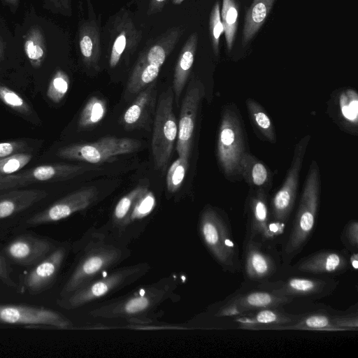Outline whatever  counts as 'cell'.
I'll use <instances>...</instances> for the list:
<instances>
[{"label":"cell","mask_w":358,"mask_h":358,"mask_svg":"<svg viewBox=\"0 0 358 358\" xmlns=\"http://www.w3.org/2000/svg\"><path fill=\"white\" fill-rule=\"evenodd\" d=\"M28 146L25 141H12L0 143V159L17 152H25Z\"/></svg>","instance_id":"bcb514c9"},{"label":"cell","mask_w":358,"mask_h":358,"mask_svg":"<svg viewBox=\"0 0 358 358\" xmlns=\"http://www.w3.org/2000/svg\"><path fill=\"white\" fill-rule=\"evenodd\" d=\"M48 196L40 189H14L0 194V233L7 236Z\"/></svg>","instance_id":"2e32d148"},{"label":"cell","mask_w":358,"mask_h":358,"mask_svg":"<svg viewBox=\"0 0 358 358\" xmlns=\"http://www.w3.org/2000/svg\"><path fill=\"white\" fill-rule=\"evenodd\" d=\"M74 329L66 314L48 305L0 297V328Z\"/></svg>","instance_id":"5b68a950"},{"label":"cell","mask_w":358,"mask_h":358,"mask_svg":"<svg viewBox=\"0 0 358 358\" xmlns=\"http://www.w3.org/2000/svg\"><path fill=\"white\" fill-rule=\"evenodd\" d=\"M32 158V155L22 152L0 159V174L10 175L21 170Z\"/></svg>","instance_id":"b9f144b4"},{"label":"cell","mask_w":358,"mask_h":358,"mask_svg":"<svg viewBox=\"0 0 358 358\" xmlns=\"http://www.w3.org/2000/svg\"><path fill=\"white\" fill-rule=\"evenodd\" d=\"M106 113V101L97 96L91 97L80 114L78 122V130H87L96 127L104 118Z\"/></svg>","instance_id":"836d02e7"},{"label":"cell","mask_w":358,"mask_h":358,"mask_svg":"<svg viewBox=\"0 0 358 358\" xmlns=\"http://www.w3.org/2000/svg\"><path fill=\"white\" fill-rule=\"evenodd\" d=\"M157 97L156 81L141 91L124 113L121 124L126 129L143 127L155 110Z\"/></svg>","instance_id":"cb8c5ba5"},{"label":"cell","mask_w":358,"mask_h":358,"mask_svg":"<svg viewBox=\"0 0 358 358\" xmlns=\"http://www.w3.org/2000/svg\"><path fill=\"white\" fill-rule=\"evenodd\" d=\"M278 330H310L341 331L333 322L331 314L326 311H316L302 314L296 322L281 326Z\"/></svg>","instance_id":"4dcf8cb0"},{"label":"cell","mask_w":358,"mask_h":358,"mask_svg":"<svg viewBox=\"0 0 358 358\" xmlns=\"http://www.w3.org/2000/svg\"><path fill=\"white\" fill-rule=\"evenodd\" d=\"M24 50L29 59L34 66L39 65L44 57L45 47L38 30H32L24 43Z\"/></svg>","instance_id":"ab89813d"},{"label":"cell","mask_w":358,"mask_h":358,"mask_svg":"<svg viewBox=\"0 0 358 358\" xmlns=\"http://www.w3.org/2000/svg\"><path fill=\"white\" fill-rule=\"evenodd\" d=\"M198 230L204 245L222 268L231 274L239 273V248L227 215L216 208L207 206L201 213Z\"/></svg>","instance_id":"7a4b0ae2"},{"label":"cell","mask_w":358,"mask_h":358,"mask_svg":"<svg viewBox=\"0 0 358 358\" xmlns=\"http://www.w3.org/2000/svg\"><path fill=\"white\" fill-rule=\"evenodd\" d=\"M174 94L171 87L158 100L155 113L152 152L155 166L164 171L171 158L178 136V123L173 110Z\"/></svg>","instance_id":"30bf717a"},{"label":"cell","mask_w":358,"mask_h":358,"mask_svg":"<svg viewBox=\"0 0 358 358\" xmlns=\"http://www.w3.org/2000/svg\"><path fill=\"white\" fill-rule=\"evenodd\" d=\"M333 322L341 331H357L358 316L357 313L331 314Z\"/></svg>","instance_id":"f6af8a7d"},{"label":"cell","mask_w":358,"mask_h":358,"mask_svg":"<svg viewBox=\"0 0 358 358\" xmlns=\"http://www.w3.org/2000/svg\"><path fill=\"white\" fill-rule=\"evenodd\" d=\"M349 255V264L354 269L357 270L358 268V255L357 252H351Z\"/></svg>","instance_id":"681fc988"},{"label":"cell","mask_w":358,"mask_h":358,"mask_svg":"<svg viewBox=\"0 0 358 358\" xmlns=\"http://www.w3.org/2000/svg\"><path fill=\"white\" fill-rule=\"evenodd\" d=\"M205 88L198 80H192L183 98L179 122L176 151L178 157L189 160L192 145L196 120Z\"/></svg>","instance_id":"d6986e66"},{"label":"cell","mask_w":358,"mask_h":358,"mask_svg":"<svg viewBox=\"0 0 358 358\" xmlns=\"http://www.w3.org/2000/svg\"><path fill=\"white\" fill-rule=\"evenodd\" d=\"M141 145L140 141L133 138L105 136L95 142L61 148L57 155L69 160L100 164L115 160L120 155L132 153Z\"/></svg>","instance_id":"8fae6325"},{"label":"cell","mask_w":358,"mask_h":358,"mask_svg":"<svg viewBox=\"0 0 358 358\" xmlns=\"http://www.w3.org/2000/svg\"><path fill=\"white\" fill-rule=\"evenodd\" d=\"M92 169H94L92 166L64 163L41 165L17 174L3 176L0 192L33 183L64 181Z\"/></svg>","instance_id":"ac0fdd59"},{"label":"cell","mask_w":358,"mask_h":358,"mask_svg":"<svg viewBox=\"0 0 358 358\" xmlns=\"http://www.w3.org/2000/svg\"><path fill=\"white\" fill-rule=\"evenodd\" d=\"M184 31L183 27H175L168 29L153 43L146 45L137 60L162 67L182 36Z\"/></svg>","instance_id":"d4e9b609"},{"label":"cell","mask_w":358,"mask_h":358,"mask_svg":"<svg viewBox=\"0 0 358 358\" xmlns=\"http://www.w3.org/2000/svg\"><path fill=\"white\" fill-rule=\"evenodd\" d=\"M155 205V196L151 191L148 189L138 199L135 203L123 227H125L134 221L141 220L148 216L154 210Z\"/></svg>","instance_id":"8d00e7d4"},{"label":"cell","mask_w":358,"mask_h":358,"mask_svg":"<svg viewBox=\"0 0 358 358\" xmlns=\"http://www.w3.org/2000/svg\"><path fill=\"white\" fill-rule=\"evenodd\" d=\"M246 106L251 123L259 134L267 141L276 142V134L273 124L264 108L256 101L248 99Z\"/></svg>","instance_id":"d6a6232c"},{"label":"cell","mask_w":358,"mask_h":358,"mask_svg":"<svg viewBox=\"0 0 358 358\" xmlns=\"http://www.w3.org/2000/svg\"><path fill=\"white\" fill-rule=\"evenodd\" d=\"M8 4L16 6L18 3L19 0H5Z\"/></svg>","instance_id":"f907efd6"},{"label":"cell","mask_w":358,"mask_h":358,"mask_svg":"<svg viewBox=\"0 0 358 358\" xmlns=\"http://www.w3.org/2000/svg\"><path fill=\"white\" fill-rule=\"evenodd\" d=\"M0 99L11 109L28 115L31 109L27 102L16 92L0 83Z\"/></svg>","instance_id":"60d3db41"},{"label":"cell","mask_w":358,"mask_h":358,"mask_svg":"<svg viewBox=\"0 0 358 358\" xmlns=\"http://www.w3.org/2000/svg\"><path fill=\"white\" fill-rule=\"evenodd\" d=\"M79 48L85 64L94 66L101 56L100 32L94 20L84 22L79 29Z\"/></svg>","instance_id":"83f0119b"},{"label":"cell","mask_w":358,"mask_h":358,"mask_svg":"<svg viewBox=\"0 0 358 358\" xmlns=\"http://www.w3.org/2000/svg\"><path fill=\"white\" fill-rule=\"evenodd\" d=\"M166 1L167 0H150L148 5V13L152 15L161 12Z\"/></svg>","instance_id":"7dc6e473"},{"label":"cell","mask_w":358,"mask_h":358,"mask_svg":"<svg viewBox=\"0 0 358 358\" xmlns=\"http://www.w3.org/2000/svg\"><path fill=\"white\" fill-rule=\"evenodd\" d=\"M55 6L62 8L69 9L70 8L71 0H50Z\"/></svg>","instance_id":"c3c4849f"},{"label":"cell","mask_w":358,"mask_h":358,"mask_svg":"<svg viewBox=\"0 0 358 358\" xmlns=\"http://www.w3.org/2000/svg\"><path fill=\"white\" fill-rule=\"evenodd\" d=\"M241 271L246 285L269 280L278 271L281 256L275 245L244 238Z\"/></svg>","instance_id":"7c38bea8"},{"label":"cell","mask_w":358,"mask_h":358,"mask_svg":"<svg viewBox=\"0 0 358 358\" xmlns=\"http://www.w3.org/2000/svg\"><path fill=\"white\" fill-rule=\"evenodd\" d=\"M209 30L213 50L215 55H217L219 52L220 37L224 32V27L220 17L219 2L215 3L211 10L209 20Z\"/></svg>","instance_id":"7bdbcfd3"},{"label":"cell","mask_w":358,"mask_h":358,"mask_svg":"<svg viewBox=\"0 0 358 358\" xmlns=\"http://www.w3.org/2000/svg\"><path fill=\"white\" fill-rule=\"evenodd\" d=\"M176 285L171 280H161L142 287L122 298L91 310L94 317L103 319H134L148 314L169 298Z\"/></svg>","instance_id":"8992f818"},{"label":"cell","mask_w":358,"mask_h":358,"mask_svg":"<svg viewBox=\"0 0 358 358\" xmlns=\"http://www.w3.org/2000/svg\"><path fill=\"white\" fill-rule=\"evenodd\" d=\"M59 243L31 229H22L9 234L3 240L1 248L13 266L26 269L46 257Z\"/></svg>","instance_id":"9c48e42d"},{"label":"cell","mask_w":358,"mask_h":358,"mask_svg":"<svg viewBox=\"0 0 358 358\" xmlns=\"http://www.w3.org/2000/svg\"><path fill=\"white\" fill-rule=\"evenodd\" d=\"M184 0H173V3L175 5L180 4Z\"/></svg>","instance_id":"816d5d0a"},{"label":"cell","mask_w":358,"mask_h":358,"mask_svg":"<svg viewBox=\"0 0 358 358\" xmlns=\"http://www.w3.org/2000/svg\"><path fill=\"white\" fill-rule=\"evenodd\" d=\"M338 283L339 281L331 276H294L282 280H269L251 286L293 299L294 298L318 299L331 295Z\"/></svg>","instance_id":"e0dca14e"},{"label":"cell","mask_w":358,"mask_h":358,"mask_svg":"<svg viewBox=\"0 0 358 358\" xmlns=\"http://www.w3.org/2000/svg\"><path fill=\"white\" fill-rule=\"evenodd\" d=\"M341 240L348 252H357L358 222L357 220H351L345 225L341 233Z\"/></svg>","instance_id":"ee69618b"},{"label":"cell","mask_w":358,"mask_h":358,"mask_svg":"<svg viewBox=\"0 0 358 358\" xmlns=\"http://www.w3.org/2000/svg\"><path fill=\"white\" fill-rule=\"evenodd\" d=\"M126 250L104 242L89 243L61 285L54 302L64 299L126 257Z\"/></svg>","instance_id":"277c9868"},{"label":"cell","mask_w":358,"mask_h":358,"mask_svg":"<svg viewBox=\"0 0 358 358\" xmlns=\"http://www.w3.org/2000/svg\"><path fill=\"white\" fill-rule=\"evenodd\" d=\"M320 192V170L317 162L313 160L290 232L280 252L281 262L285 266L290 264L311 236L319 209Z\"/></svg>","instance_id":"6da1fadb"},{"label":"cell","mask_w":358,"mask_h":358,"mask_svg":"<svg viewBox=\"0 0 358 358\" xmlns=\"http://www.w3.org/2000/svg\"><path fill=\"white\" fill-rule=\"evenodd\" d=\"M188 162L178 157L169 167L166 174V187L170 193H174L180 188L188 168Z\"/></svg>","instance_id":"74e56055"},{"label":"cell","mask_w":358,"mask_h":358,"mask_svg":"<svg viewBox=\"0 0 358 358\" xmlns=\"http://www.w3.org/2000/svg\"><path fill=\"white\" fill-rule=\"evenodd\" d=\"M246 152L241 117L234 106H228L222 114L217 141V161L226 177L241 176V162Z\"/></svg>","instance_id":"ba28073f"},{"label":"cell","mask_w":358,"mask_h":358,"mask_svg":"<svg viewBox=\"0 0 358 358\" xmlns=\"http://www.w3.org/2000/svg\"><path fill=\"white\" fill-rule=\"evenodd\" d=\"M72 250L69 241L61 242L46 257L34 266L21 269L18 300L48 305V296L59 278L62 266Z\"/></svg>","instance_id":"3957f363"},{"label":"cell","mask_w":358,"mask_h":358,"mask_svg":"<svg viewBox=\"0 0 358 358\" xmlns=\"http://www.w3.org/2000/svg\"><path fill=\"white\" fill-rule=\"evenodd\" d=\"M241 176L252 189H262L268 192L272 185V174L268 167L247 152L241 162Z\"/></svg>","instance_id":"4316f807"},{"label":"cell","mask_w":358,"mask_h":358,"mask_svg":"<svg viewBox=\"0 0 358 358\" xmlns=\"http://www.w3.org/2000/svg\"><path fill=\"white\" fill-rule=\"evenodd\" d=\"M149 269L146 263L116 269L91 280L68 296L56 300L55 306L66 311L77 309L133 283Z\"/></svg>","instance_id":"52a82bcc"},{"label":"cell","mask_w":358,"mask_h":358,"mask_svg":"<svg viewBox=\"0 0 358 358\" xmlns=\"http://www.w3.org/2000/svg\"><path fill=\"white\" fill-rule=\"evenodd\" d=\"M245 237L255 241L274 244L269 231L271 223L268 193L262 189H252L245 201Z\"/></svg>","instance_id":"ffe728a7"},{"label":"cell","mask_w":358,"mask_h":358,"mask_svg":"<svg viewBox=\"0 0 358 358\" xmlns=\"http://www.w3.org/2000/svg\"><path fill=\"white\" fill-rule=\"evenodd\" d=\"M241 287L209 310L215 317H236L269 307H280L290 303L292 298L278 295L255 287Z\"/></svg>","instance_id":"5bb4252c"},{"label":"cell","mask_w":358,"mask_h":358,"mask_svg":"<svg viewBox=\"0 0 358 358\" xmlns=\"http://www.w3.org/2000/svg\"><path fill=\"white\" fill-rule=\"evenodd\" d=\"M97 194V188L94 186L74 191L27 217L12 232L31 229L68 218L73 214L89 207L96 200Z\"/></svg>","instance_id":"4fadbf2b"},{"label":"cell","mask_w":358,"mask_h":358,"mask_svg":"<svg viewBox=\"0 0 358 358\" xmlns=\"http://www.w3.org/2000/svg\"><path fill=\"white\" fill-rule=\"evenodd\" d=\"M275 0H253L245 15L243 44L246 45L265 22Z\"/></svg>","instance_id":"f1b7e54d"},{"label":"cell","mask_w":358,"mask_h":358,"mask_svg":"<svg viewBox=\"0 0 358 358\" xmlns=\"http://www.w3.org/2000/svg\"><path fill=\"white\" fill-rule=\"evenodd\" d=\"M148 189L145 185H138L118 201L113 213V221L115 225L123 227L135 203Z\"/></svg>","instance_id":"e575fe53"},{"label":"cell","mask_w":358,"mask_h":358,"mask_svg":"<svg viewBox=\"0 0 358 358\" xmlns=\"http://www.w3.org/2000/svg\"><path fill=\"white\" fill-rule=\"evenodd\" d=\"M142 38L127 11L120 14L114 21L111 31V46L108 63L115 67L123 57L133 54Z\"/></svg>","instance_id":"7402d4cb"},{"label":"cell","mask_w":358,"mask_h":358,"mask_svg":"<svg viewBox=\"0 0 358 358\" xmlns=\"http://www.w3.org/2000/svg\"><path fill=\"white\" fill-rule=\"evenodd\" d=\"M302 314H291L280 307L261 308L233 317L238 328L248 330H278L282 325L297 321Z\"/></svg>","instance_id":"603a6c76"},{"label":"cell","mask_w":358,"mask_h":358,"mask_svg":"<svg viewBox=\"0 0 358 358\" xmlns=\"http://www.w3.org/2000/svg\"><path fill=\"white\" fill-rule=\"evenodd\" d=\"M350 268L349 254L345 250H322L300 259L289 268L294 273L334 276Z\"/></svg>","instance_id":"44dd1931"},{"label":"cell","mask_w":358,"mask_h":358,"mask_svg":"<svg viewBox=\"0 0 358 358\" xmlns=\"http://www.w3.org/2000/svg\"><path fill=\"white\" fill-rule=\"evenodd\" d=\"M69 87V78L63 71H57L52 78L47 90V96L54 103L60 102Z\"/></svg>","instance_id":"f35d334b"},{"label":"cell","mask_w":358,"mask_h":358,"mask_svg":"<svg viewBox=\"0 0 358 358\" xmlns=\"http://www.w3.org/2000/svg\"><path fill=\"white\" fill-rule=\"evenodd\" d=\"M220 17L227 49L230 51L233 46L238 24V6L235 0H223Z\"/></svg>","instance_id":"d590c367"},{"label":"cell","mask_w":358,"mask_h":358,"mask_svg":"<svg viewBox=\"0 0 358 358\" xmlns=\"http://www.w3.org/2000/svg\"><path fill=\"white\" fill-rule=\"evenodd\" d=\"M3 176L4 175H1L0 174V186H1V183H2V180H3Z\"/></svg>","instance_id":"f5cc1de1"},{"label":"cell","mask_w":358,"mask_h":358,"mask_svg":"<svg viewBox=\"0 0 358 358\" xmlns=\"http://www.w3.org/2000/svg\"><path fill=\"white\" fill-rule=\"evenodd\" d=\"M310 136L303 137L295 145L294 155L284 182L273 196L270 209L271 221L286 225L294 206L299 175Z\"/></svg>","instance_id":"9a60e30c"},{"label":"cell","mask_w":358,"mask_h":358,"mask_svg":"<svg viewBox=\"0 0 358 358\" xmlns=\"http://www.w3.org/2000/svg\"><path fill=\"white\" fill-rule=\"evenodd\" d=\"M337 113L341 124L351 131L357 130L358 114V96L355 90L347 89L341 92L337 101Z\"/></svg>","instance_id":"1f68e13d"},{"label":"cell","mask_w":358,"mask_h":358,"mask_svg":"<svg viewBox=\"0 0 358 358\" xmlns=\"http://www.w3.org/2000/svg\"><path fill=\"white\" fill-rule=\"evenodd\" d=\"M6 237L0 233V297L18 300V282L21 269L13 266L2 252V242Z\"/></svg>","instance_id":"f546056e"},{"label":"cell","mask_w":358,"mask_h":358,"mask_svg":"<svg viewBox=\"0 0 358 358\" xmlns=\"http://www.w3.org/2000/svg\"><path fill=\"white\" fill-rule=\"evenodd\" d=\"M197 42V34H192L181 49L176 64L172 89L177 104L179 103L181 93L187 81L194 64Z\"/></svg>","instance_id":"484cf974"}]
</instances>
